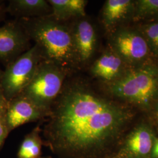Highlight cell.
<instances>
[{"mask_svg":"<svg viewBox=\"0 0 158 158\" xmlns=\"http://www.w3.org/2000/svg\"><path fill=\"white\" fill-rule=\"evenodd\" d=\"M77 73L66 79L51 107L46 131L60 148L78 153L101 145L115 135L128 115L98 93Z\"/></svg>","mask_w":158,"mask_h":158,"instance_id":"cell-1","label":"cell"},{"mask_svg":"<svg viewBox=\"0 0 158 158\" xmlns=\"http://www.w3.org/2000/svg\"><path fill=\"white\" fill-rule=\"evenodd\" d=\"M18 20L30 40L40 47L43 60L62 68L69 76L81 70L68 22L58 21L52 15Z\"/></svg>","mask_w":158,"mask_h":158,"instance_id":"cell-2","label":"cell"},{"mask_svg":"<svg viewBox=\"0 0 158 158\" xmlns=\"http://www.w3.org/2000/svg\"><path fill=\"white\" fill-rule=\"evenodd\" d=\"M103 87L109 96L146 106L158 96V66L130 70Z\"/></svg>","mask_w":158,"mask_h":158,"instance_id":"cell-3","label":"cell"},{"mask_svg":"<svg viewBox=\"0 0 158 158\" xmlns=\"http://www.w3.org/2000/svg\"><path fill=\"white\" fill-rule=\"evenodd\" d=\"M69 76L62 68L42 60L22 94L49 114L52 104L60 94Z\"/></svg>","mask_w":158,"mask_h":158,"instance_id":"cell-4","label":"cell"},{"mask_svg":"<svg viewBox=\"0 0 158 158\" xmlns=\"http://www.w3.org/2000/svg\"><path fill=\"white\" fill-rule=\"evenodd\" d=\"M43 60L40 47L35 44L6 66L2 74V88L7 102L23 93Z\"/></svg>","mask_w":158,"mask_h":158,"instance_id":"cell-5","label":"cell"},{"mask_svg":"<svg viewBox=\"0 0 158 158\" xmlns=\"http://www.w3.org/2000/svg\"><path fill=\"white\" fill-rule=\"evenodd\" d=\"M124 62L144 61L151 53L141 33L131 29L117 28L110 34V46Z\"/></svg>","mask_w":158,"mask_h":158,"instance_id":"cell-6","label":"cell"},{"mask_svg":"<svg viewBox=\"0 0 158 158\" xmlns=\"http://www.w3.org/2000/svg\"><path fill=\"white\" fill-rule=\"evenodd\" d=\"M73 38L74 44L80 69L88 65L96 53L98 36L96 27L87 16L68 22Z\"/></svg>","mask_w":158,"mask_h":158,"instance_id":"cell-7","label":"cell"},{"mask_svg":"<svg viewBox=\"0 0 158 158\" xmlns=\"http://www.w3.org/2000/svg\"><path fill=\"white\" fill-rule=\"evenodd\" d=\"M30 41L18 19L0 27V61L8 65L28 50Z\"/></svg>","mask_w":158,"mask_h":158,"instance_id":"cell-8","label":"cell"},{"mask_svg":"<svg viewBox=\"0 0 158 158\" xmlns=\"http://www.w3.org/2000/svg\"><path fill=\"white\" fill-rule=\"evenodd\" d=\"M49 115L23 94L7 102L6 119L9 130Z\"/></svg>","mask_w":158,"mask_h":158,"instance_id":"cell-9","label":"cell"},{"mask_svg":"<svg viewBox=\"0 0 158 158\" xmlns=\"http://www.w3.org/2000/svg\"><path fill=\"white\" fill-rule=\"evenodd\" d=\"M124 62L110 47L91 64L90 73L103 83L118 79L124 73Z\"/></svg>","mask_w":158,"mask_h":158,"instance_id":"cell-10","label":"cell"},{"mask_svg":"<svg viewBox=\"0 0 158 158\" xmlns=\"http://www.w3.org/2000/svg\"><path fill=\"white\" fill-rule=\"evenodd\" d=\"M134 3L131 0H107L102 8V23L106 32L112 33L134 9Z\"/></svg>","mask_w":158,"mask_h":158,"instance_id":"cell-11","label":"cell"},{"mask_svg":"<svg viewBox=\"0 0 158 158\" xmlns=\"http://www.w3.org/2000/svg\"><path fill=\"white\" fill-rule=\"evenodd\" d=\"M6 13L20 19L51 15L52 7L48 0H11L6 6Z\"/></svg>","mask_w":158,"mask_h":158,"instance_id":"cell-12","label":"cell"},{"mask_svg":"<svg viewBox=\"0 0 158 158\" xmlns=\"http://www.w3.org/2000/svg\"><path fill=\"white\" fill-rule=\"evenodd\" d=\"M52 7V15L57 20L69 22L74 19L86 16L85 0H48Z\"/></svg>","mask_w":158,"mask_h":158,"instance_id":"cell-13","label":"cell"},{"mask_svg":"<svg viewBox=\"0 0 158 158\" xmlns=\"http://www.w3.org/2000/svg\"><path fill=\"white\" fill-rule=\"evenodd\" d=\"M127 143L130 151L136 155H146L152 148L151 134L145 128L136 130L130 135Z\"/></svg>","mask_w":158,"mask_h":158,"instance_id":"cell-14","label":"cell"},{"mask_svg":"<svg viewBox=\"0 0 158 158\" xmlns=\"http://www.w3.org/2000/svg\"><path fill=\"white\" fill-rule=\"evenodd\" d=\"M40 141L36 132L27 136L23 141L18 153L19 158H36L40 152Z\"/></svg>","mask_w":158,"mask_h":158,"instance_id":"cell-15","label":"cell"},{"mask_svg":"<svg viewBox=\"0 0 158 158\" xmlns=\"http://www.w3.org/2000/svg\"><path fill=\"white\" fill-rule=\"evenodd\" d=\"M135 12V16L138 18L158 17V0L136 1Z\"/></svg>","mask_w":158,"mask_h":158,"instance_id":"cell-16","label":"cell"},{"mask_svg":"<svg viewBox=\"0 0 158 158\" xmlns=\"http://www.w3.org/2000/svg\"><path fill=\"white\" fill-rule=\"evenodd\" d=\"M141 34L147 40L151 53L158 55V22L143 25Z\"/></svg>","mask_w":158,"mask_h":158,"instance_id":"cell-17","label":"cell"},{"mask_svg":"<svg viewBox=\"0 0 158 158\" xmlns=\"http://www.w3.org/2000/svg\"><path fill=\"white\" fill-rule=\"evenodd\" d=\"M9 129L6 119V112L0 111V147L5 139Z\"/></svg>","mask_w":158,"mask_h":158,"instance_id":"cell-18","label":"cell"},{"mask_svg":"<svg viewBox=\"0 0 158 158\" xmlns=\"http://www.w3.org/2000/svg\"><path fill=\"white\" fill-rule=\"evenodd\" d=\"M2 74V72L0 70V111L6 112L8 102L6 101L4 97L2 88V84H1Z\"/></svg>","mask_w":158,"mask_h":158,"instance_id":"cell-19","label":"cell"},{"mask_svg":"<svg viewBox=\"0 0 158 158\" xmlns=\"http://www.w3.org/2000/svg\"><path fill=\"white\" fill-rule=\"evenodd\" d=\"M6 13V6L2 4V3H0V21H1L4 18Z\"/></svg>","mask_w":158,"mask_h":158,"instance_id":"cell-20","label":"cell"},{"mask_svg":"<svg viewBox=\"0 0 158 158\" xmlns=\"http://www.w3.org/2000/svg\"><path fill=\"white\" fill-rule=\"evenodd\" d=\"M153 155L155 158H158V139L155 142L153 148Z\"/></svg>","mask_w":158,"mask_h":158,"instance_id":"cell-21","label":"cell"},{"mask_svg":"<svg viewBox=\"0 0 158 158\" xmlns=\"http://www.w3.org/2000/svg\"><path fill=\"white\" fill-rule=\"evenodd\" d=\"M156 114H157V117H158V105H157V108H156Z\"/></svg>","mask_w":158,"mask_h":158,"instance_id":"cell-22","label":"cell"}]
</instances>
